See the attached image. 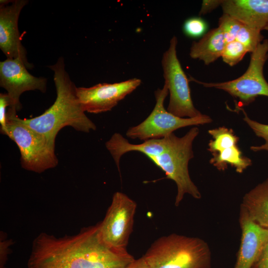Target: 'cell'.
I'll list each match as a JSON object with an SVG mask.
<instances>
[{
	"label": "cell",
	"instance_id": "cell-1",
	"mask_svg": "<svg viewBox=\"0 0 268 268\" xmlns=\"http://www.w3.org/2000/svg\"><path fill=\"white\" fill-rule=\"evenodd\" d=\"M135 259L101 240L98 223L73 235L56 237L42 232L36 237L28 268H125Z\"/></svg>",
	"mask_w": 268,
	"mask_h": 268
},
{
	"label": "cell",
	"instance_id": "cell-2",
	"mask_svg": "<svg viewBox=\"0 0 268 268\" xmlns=\"http://www.w3.org/2000/svg\"><path fill=\"white\" fill-rule=\"evenodd\" d=\"M49 67L54 72L56 100L41 115L31 119H21L22 121L35 132L54 139L59 132L67 126L84 133L95 130L96 125L81 107L77 96V87L65 69L63 58H60Z\"/></svg>",
	"mask_w": 268,
	"mask_h": 268
},
{
	"label": "cell",
	"instance_id": "cell-3",
	"mask_svg": "<svg viewBox=\"0 0 268 268\" xmlns=\"http://www.w3.org/2000/svg\"><path fill=\"white\" fill-rule=\"evenodd\" d=\"M142 257L149 268L211 267V252L206 242L175 233L158 238Z\"/></svg>",
	"mask_w": 268,
	"mask_h": 268
},
{
	"label": "cell",
	"instance_id": "cell-4",
	"mask_svg": "<svg viewBox=\"0 0 268 268\" xmlns=\"http://www.w3.org/2000/svg\"><path fill=\"white\" fill-rule=\"evenodd\" d=\"M3 134L17 144L21 154V167L25 170L41 173L57 166L55 139L30 128L18 117L16 111L10 108L7 112Z\"/></svg>",
	"mask_w": 268,
	"mask_h": 268
},
{
	"label": "cell",
	"instance_id": "cell-5",
	"mask_svg": "<svg viewBox=\"0 0 268 268\" xmlns=\"http://www.w3.org/2000/svg\"><path fill=\"white\" fill-rule=\"evenodd\" d=\"M199 133V129L193 127L182 137H178L173 133L171 142L164 151L147 157L164 172L167 178L175 182L177 187L175 202L176 206L186 194L196 199L201 198V193L192 181L188 170L189 161L194 157L193 142Z\"/></svg>",
	"mask_w": 268,
	"mask_h": 268
},
{
	"label": "cell",
	"instance_id": "cell-6",
	"mask_svg": "<svg viewBox=\"0 0 268 268\" xmlns=\"http://www.w3.org/2000/svg\"><path fill=\"white\" fill-rule=\"evenodd\" d=\"M268 59V39H264L251 53L246 71L240 77L222 82H204L192 77V80L205 87L221 89L238 98L242 106L248 105L258 96L268 97V83L264 76V65Z\"/></svg>",
	"mask_w": 268,
	"mask_h": 268
},
{
	"label": "cell",
	"instance_id": "cell-7",
	"mask_svg": "<svg viewBox=\"0 0 268 268\" xmlns=\"http://www.w3.org/2000/svg\"><path fill=\"white\" fill-rule=\"evenodd\" d=\"M154 93L156 104L152 111L141 123L128 129L126 133L128 137L144 141L161 138L181 128L212 122L210 117L202 114L194 118H181L169 112L164 106L168 94V87L165 84L162 88L157 89Z\"/></svg>",
	"mask_w": 268,
	"mask_h": 268
},
{
	"label": "cell",
	"instance_id": "cell-8",
	"mask_svg": "<svg viewBox=\"0 0 268 268\" xmlns=\"http://www.w3.org/2000/svg\"><path fill=\"white\" fill-rule=\"evenodd\" d=\"M178 41L175 36L170 40L169 47L163 54L161 64L164 84L169 92L167 110L181 118H194L201 114L194 106L188 79L177 57Z\"/></svg>",
	"mask_w": 268,
	"mask_h": 268
},
{
	"label": "cell",
	"instance_id": "cell-9",
	"mask_svg": "<svg viewBox=\"0 0 268 268\" xmlns=\"http://www.w3.org/2000/svg\"><path fill=\"white\" fill-rule=\"evenodd\" d=\"M136 207V202L126 194L114 193L104 218L98 223L100 238L109 247L127 250Z\"/></svg>",
	"mask_w": 268,
	"mask_h": 268
},
{
	"label": "cell",
	"instance_id": "cell-10",
	"mask_svg": "<svg viewBox=\"0 0 268 268\" xmlns=\"http://www.w3.org/2000/svg\"><path fill=\"white\" fill-rule=\"evenodd\" d=\"M134 78L114 83H99L89 87H77L76 93L85 112L98 114L111 110L141 84Z\"/></svg>",
	"mask_w": 268,
	"mask_h": 268
},
{
	"label": "cell",
	"instance_id": "cell-11",
	"mask_svg": "<svg viewBox=\"0 0 268 268\" xmlns=\"http://www.w3.org/2000/svg\"><path fill=\"white\" fill-rule=\"evenodd\" d=\"M0 85L7 91L9 108L17 111L21 108L20 95L25 91L31 90H37L45 93L47 79L31 74L20 59L7 58L0 62Z\"/></svg>",
	"mask_w": 268,
	"mask_h": 268
},
{
	"label": "cell",
	"instance_id": "cell-12",
	"mask_svg": "<svg viewBox=\"0 0 268 268\" xmlns=\"http://www.w3.org/2000/svg\"><path fill=\"white\" fill-rule=\"evenodd\" d=\"M27 3L26 0H0V48L7 59H19L30 68L33 66L28 62L18 26L20 12Z\"/></svg>",
	"mask_w": 268,
	"mask_h": 268
},
{
	"label": "cell",
	"instance_id": "cell-13",
	"mask_svg": "<svg viewBox=\"0 0 268 268\" xmlns=\"http://www.w3.org/2000/svg\"><path fill=\"white\" fill-rule=\"evenodd\" d=\"M208 132L213 138L208 144V150L212 155L209 162L218 170L224 171L229 164L242 173L251 165V160L243 155L238 145L239 137L231 129L221 127Z\"/></svg>",
	"mask_w": 268,
	"mask_h": 268
},
{
	"label": "cell",
	"instance_id": "cell-14",
	"mask_svg": "<svg viewBox=\"0 0 268 268\" xmlns=\"http://www.w3.org/2000/svg\"><path fill=\"white\" fill-rule=\"evenodd\" d=\"M239 223L241 243L234 268H252L268 241V230L253 222L241 207Z\"/></svg>",
	"mask_w": 268,
	"mask_h": 268
},
{
	"label": "cell",
	"instance_id": "cell-15",
	"mask_svg": "<svg viewBox=\"0 0 268 268\" xmlns=\"http://www.w3.org/2000/svg\"><path fill=\"white\" fill-rule=\"evenodd\" d=\"M221 6L227 14L260 31L268 24V0H225Z\"/></svg>",
	"mask_w": 268,
	"mask_h": 268
},
{
	"label": "cell",
	"instance_id": "cell-16",
	"mask_svg": "<svg viewBox=\"0 0 268 268\" xmlns=\"http://www.w3.org/2000/svg\"><path fill=\"white\" fill-rule=\"evenodd\" d=\"M173 133L161 138L150 139L140 144H132L119 133L114 134L105 143L119 171L121 157L130 151H138L147 157L157 155L169 146Z\"/></svg>",
	"mask_w": 268,
	"mask_h": 268
},
{
	"label": "cell",
	"instance_id": "cell-17",
	"mask_svg": "<svg viewBox=\"0 0 268 268\" xmlns=\"http://www.w3.org/2000/svg\"><path fill=\"white\" fill-rule=\"evenodd\" d=\"M240 207L253 222L268 230V178L245 195Z\"/></svg>",
	"mask_w": 268,
	"mask_h": 268
},
{
	"label": "cell",
	"instance_id": "cell-18",
	"mask_svg": "<svg viewBox=\"0 0 268 268\" xmlns=\"http://www.w3.org/2000/svg\"><path fill=\"white\" fill-rule=\"evenodd\" d=\"M226 44L222 32L218 27L207 32L198 42H193L190 56L208 65L221 57Z\"/></svg>",
	"mask_w": 268,
	"mask_h": 268
},
{
	"label": "cell",
	"instance_id": "cell-19",
	"mask_svg": "<svg viewBox=\"0 0 268 268\" xmlns=\"http://www.w3.org/2000/svg\"><path fill=\"white\" fill-rule=\"evenodd\" d=\"M235 40L243 45L248 52L252 53L264 39L261 31L243 24Z\"/></svg>",
	"mask_w": 268,
	"mask_h": 268
},
{
	"label": "cell",
	"instance_id": "cell-20",
	"mask_svg": "<svg viewBox=\"0 0 268 268\" xmlns=\"http://www.w3.org/2000/svg\"><path fill=\"white\" fill-rule=\"evenodd\" d=\"M247 53L245 46L235 40L226 43L221 58L224 62L233 67L239 63Z\"/></svg>",
	"mask_w": 268,
	"mask_h": 268
},
{
	"label": "cell",
	"instance_id": "cell-21",
	"mask_svg": "<svg viewBox=\"0 0 268 268\" xmlns=\"http://www.w3.org/2000/svg\"><path fill=\"white\" fill-rule=\"evenodd\" d=\"M243 23L223 13L218 20V27L221 30L226 43L235 40Z\"/></svg>",
	"mask_w": 268,
	"mask_h": 268
},
{
	"label": "cell",
	"instance_id": "cell-22",
	"mask_svg": "<svg viewBox=\"0 0 268 268\" xmlns=\"http://www.w3.org/2000/svg\"><path fill=\"white\" fill-rule=\"evenodd\" d=\"M236 109L243 111L244 115V121L248 124L257 136L263 138L265 141V143L262 145L251 146V150L255 152L261 150L268 151V125L261 124L250 119L242 108H236Z\"/></svg>",
	"mask_w": 268,
	"mask_h": 268
},
{
	"label": "cell",
	"instance_id": "cell-23",
	"mask_svg": "<svg viewBox=\"0 0 268 268\" xmlns=\"http://www.w3.org/2000/svg\"><path fill=\"white\" fill-rule=\"evenodd\" d=\"M207 29V23L202 18L199 17H192L187 19L183 26L185 34L191 38H197L202 36Z\"/></svg>",
	"mask_w": 268,
	"mask_h": 268
},
{
	"label": "cell",
	"instance_id": "cell-24",
	"mask_svg": "<svg viewBox=\"0 0 268 268\" xmlns=\"http://www.w3.org/2000/svg\"><path fill=\"white\" fill-rule=\"evenodd\" d=\"M9 100L7 93L0 94V133L4 134L6 127L7 107H9Z\"/></svg>",
	"mask_w": 268,
	"mask_h": 268
},
{
	"label": "cell",
	"instance_id": "cell-25",
	"mask_svg": "<svg viewBox=\"0 0 268 268\" xmlns=\"http://www.w3.org/2000/svg\"><path fill=\"white\" fill-rule=\"evenodd\" d=\"M252 268H268V241Z\"/></svg>",
	"mask_w": 268,
	"mask_h": 268
},
{
	"label": "cell",
	"instance_id": "cell-26",
	"mask_svg": "<svg viewBox=\"0 0 268 268\" xmlns=\"http://www.w3.org/2000/svg\"><path fill=\"white\" fill-rule=\"evenodd\" d=\"M11 241L10 240H0V268H6L7 256L9 253V246Z\"/></svg>",
	"mask_w": 268,
	"mask_h": 268
},
{
	"label": "cell",
	"instance_id": "cell-27",
	"mask_svg": "<svg viewBox=\"0 0 268 268\" xmlns=\"http://www.w3.org/2000/svg\"><path fill=\"white\" fill-rule=\"evenodd\" d=\"M222 0H203L200 15L205 14L221 5Z\"/></svg>",
	"mask_w": 268,
	"mask_h": 268
},
{
	"label": "cell",
	"instance_id": "cell-28",
	"mask_svg": "<svg viewBox=\"0 0 268 268\" xmlns=\"http://www.w3.org/2000/svg\"><path fill=\"white\" fill-rule=\"evenodd\" d=\"M125 268H149L146 261L142 257L129 264Z\"/></svg>",
	"mask_w": 268,
	"mask_h": 268
},
{
	"label": "cell",
	"instance_id": "cell-29",
	"mask_svg": "<svg viewBox=\"0 0 268 268\" xmlns=\"http://www.w3.org/2000/svg\"><path fill=\"white\" fill-rule=\"evenodd\" d=\"M264 30L268 31V24L265 27Z\"/></svg>",
	"mask_w": 268,
	"mask_h": 268
}]
</instances>
